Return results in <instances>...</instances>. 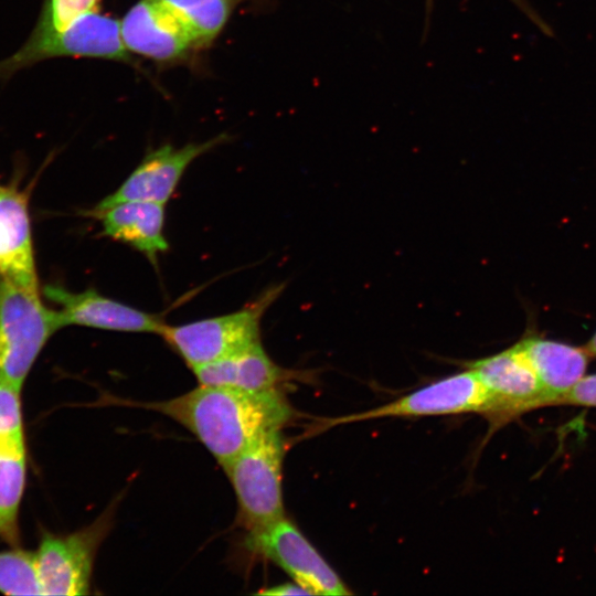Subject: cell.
Returning <instances> with one entry per match:
<instances>
[{
    "label": "cell",
    "mask_w": 596,
    "mask_h": 596,
    "mask_svg": "<svg viewBox=\"0 0 596 596\" xmlns=\"http://www.w3.org/2000/svg\"><path fill=\"white\" fill-rule=\"evenodd\" d=\"M532 363L552 405L585 374L589 355L583 348L526 338L519 342Z\"/></svg>",
    "instance_id": "2e32d148"
},
{
    "label": "cell",
    "mask_w": 596,
    "mask_h": 596,
    "mask_svg": "<svg viewBox=\"0 0 596 596\" xmlns=\"http://www.w3.org/2000/svg\"><path fill=\"white\" fill-rule=\"evenodd\" d=\"M246 544L252 552L278 565L311 595L352 594L301 531L286 517L259 531L248 533Z\"/></svg>",
    "instance_id": "ba28073f"
},
{
    "label": "cell",
    "mask_w": 596,
    "mask_h": 596,
    "mask_svg": "<svg viewBox=\"0 0 596 596\" xmlns=\"http://www.w3.org/2000/svg\"><path fill=\"white\" fill-rule=\"evenodd\" d=\"M0 592L6 595H42L35 553L19 545L0 552Z\"/></svg>",
    "instance_id": "d6986e66"
},
{
    "label": "cell",
    "mask_w": 596,
    "mask_h": 596,
    "mask_svg": "<svg viewBox=\"0 0 596 596\" xmlns=\"http://www.w3.org/2000/svg\"><path fill=\"white\" fill-rule=\"evenodd\" d=\"M258 593L272 596L311 595L308 589L297 584L296 582L275 585L269 588L262 589Z\"/></svg>",
    "instance_id": "603a6c76"
},
{
    "label": "cell",
    "mask_w": 596,
    "mask_h": 596,
    "mask_svg": "<svg viewBox=\"0 0 596 596\" xmlns=\"http://www.w3.org/2000/svg\"><path fill=\"white\" fill-rule=\"evenodd\" d=\"M25 477V447H0V540L10 546L20 542L18 520Z\"/></svg>",
    "instance_id": "e0dca14e"
},
{
    "label": "cell",
    "mask_w": 596,
    "mask_h": 596,
    "mask_svg": "<svg viewBox=\"0 0 596 596\" xmlns=\"http://www.w3.org/2000/svg\"><path fill=\"white\" fill-rule=\"evenodd\" d=\"M64 327L39 286L0 277V380L20 389L51 336Z\"/></svg>",
    "instance_id": "7a4b0ae2"
},
{
    "label": "cell",
    "mask_w": 596,
    "mask_h": 596,
    "mask_svg": "<svg viewBox=\"0 0 596 596\" xmlns=\"http://www.w3.org/2000/svg\"><path fill=\"white\" fill-rule=\"evenodd\" d=\"M160 413L192 433L224 467L260 435L295 417L284 391L246 392L202 385L170 400L120 401Z\"/></svg>",
    "instance_id": "6da1fadb"
},
{
    "label": "cell",
    "mask_w": 596,
    "mask_h": 596,
    "mask_svg": "<svg viewBox=\"0 0 596 596\" xmlns=\"http://www.w3.org/2000/svg\"><path fill=\"white\" fill-rule=\"evenodd\" d=\"M99 0H46L38 23L62 30L78 18L95 11Z\"/></svg>",
    "instance_id": "44dd1931"
},
{
    "label": "cell",
    "mask_w": 596,
    "mask_h": 596,
    "mask_svg": "<svg viewBox=\"0 0 596 596\" xmlns=\"http://www.w3.org/2000/svg\"><path fill=\"white\" fill-rule=\"evenodd\" d=\"M189 24L201 47L210 45L222 32L241 0H161Z\"/></svg>",
    "instance_id": "ac0fdd59"
},
{
    "label": "cell",
    "mask_w": 596,
    "mask_h": 596,
    "mask_svg": "<svg viewBox=\"0 0 596 596\" xmlns=\"http://www.w3.org/2000/svg\"><path fill=\"white\" fill-rule=\"evenodd\" d=\"M123 42L129 52L158 62H173L201 49L184 19L161 0H139L120 21Z\"/></svg>",
    "instance_id": "30bf717a"
},
{
    "label": "cell",
    "mask_w": 596,
    "mask_h": 596,
    "mask_svg": "<svg viewBox=\"0 0 596 596\" xmlns=\"http://www.w3.org/2000/svg\"><path fill=\"white\" fill-rule=\"evenodd\" d=\"M286 448L281 429L269 430L223 467L236 496L237 519L248 533L286 517L281 487Z\"/></svg>",
    "instance_id": "3957f363"
},
{
    "label": "cell",
    "mask_w": 596,
    "mask_h": 596,
    "mask_svg": "<svg viewBox=\"0 0 596 596\" xmlns=\"http://www.w3.org/2000/svg\"><path fill=\"white\" fill-rule=\"evenodd\" d=\"M492 395L470 369L443 377L377 407L319 421L318 432L337 425L385 417H421L476 412L486 415Z\"/></svg>",
    "instance_id": "8992f818"
},
{
    "label": "cell",
    "mask_w": 596,
    "mask_h": 596,
    "mask_svg": "<svg viewBox=\"0 0 596 596\" xmlns=\"http://www.w3.org/2000/svg\"><path fill=\"white\" fill-rule=\"evenodd\" d=\"M103 226V235L130 245L153 265L168 251L164 236V204L150 201H126L92 214Z\"/></svg>",
    "instance_id": "9a60e30c"
},
{
    "label": "cell",
    "mask_w": 596,
    "mask_h": 596,
    "mask_svg": "<svg viewBox=\"0 0 596 596\" xmlns=\"http://www.w3.org/2000/svg\"><path fill=\"white\" fill-rule=\"evenodd\" d=\"M226 139V135H220L206 141L191 142L180 148L164 145L152 150L145 156L116 191L97 203L91 214L126 201L166 204L190 163Z\"/></svg>",
    "instance_id": "8fae6325"
},
{
    "label": "cell",
    "mask_w": 596,
    "mask_h": 596,
    "mask_svg": "<svg viewBox=\"0 0 596 596\" xmlns=\"http://www.w3.org/2000/svg\"><path fill=\"white\" fill-rule=\"evenodd\" d=\"M0 447H25L21 389L3 380H0Z\"/></svg>",
    "instance_id": "ffe728a7"
},
{
    "label": "cell",
    "mask_w": 596,
    "mask_h": 596,
    "mask_svg": "<svg viewBox=\"0 0 596 596\" xmlns=\"http://www.w3.org/2000/svg\"><path fill=\"white\" fill-rule=\"evenodd\" d=\"M29 199L17 183L0 187V277L39 286Z\"/></svg>",
    "instance_id": "4fadbf2b"
},
{
    "label": "cell",
    "mask_w": 596,
    "mask_h": 596,
    "mask_svg": "<svg viewBox=\"0 0 596 596\" xmlns=\"http://www.w3.org/2000/svg\"><path fill=\"white\" fill-rule=\"evenodd\" d=\"M490 391L493 402L485 415L497 428L521 413L552 405L532 363L521 345L475 361L465 362Z\"/></svg>",
    "instance_id": "9c48e42d"
},
{
    "label": "cell",
    "mask_w": 596,
    "mask_h": 596,
    "mask_svg": "<svg viewBox=\"0 0 596 596\" xmlns=\"http://www.w3.org/2000/svg\"><path fill=\"white\" fill-rule=\"evenodd\" d=\"M283 289V285L273 286L231 313L179 326L164 324L159 334L191 370L227 359L262 343V318Z\"/></svg>",
    "instance_id": "277c9868"
},
{
    "label": "cell",
    "mask_w": 596,
    "mask_h": 596,
    "mask_svg": "<svg viewBox=\"0 0 596 596\" xmlns=\"http://www.w3.org/2000/svg\"><path fill=\"white\" fill-rule=\"evenodd\" d=\"M514 3L518 2L519 0H512Z\"/></svg>",
    "instance_id": "d4e9b609"
},
{
    "label": "cell",
    "mask_w": 596,
    "mask_h": 596,
    "mask_svg": "<svg viewBox=\"0 0 596 596\" xmlns=\"http://www.w3.org/2000/svg\"><path fill=\"white\" fill-rule=\"evenodd\" d=\"M589 356H596V332L589 341L583 347Z\"/></svg>",
    "instance_id": "cb8c5ba5"
},
{
    "label": "cell",
    "mask_w": 596,
    "mask_h": 596,
    "mask_svg": "<svg viewBox=\"0 0 596 596\" xmlns=\"http://www.w3.org/2000/svg\"><path fill=\"white\" fill-rule=\"evenodd\" d=\"M111 519L109 511L70 534L43 533L35 552L42 595L89 594L95 555Z\"/></svg>",
    "instance_id": "52a82bcc"
},
{
    "label": "cell",
    "mask_w": 596,
    "mask_h": 596,
    "mask_svg": "<svg viewBox=\"0 0 596 596\" xmlns=\"http://www.w3.org/2000/svg\"><path fill=\"white\" fill-rule=\"evenodd\" d=\"M556 404L596 406V374L583 376L557 400Z\"/></svg>",
    "instance_id": "7402d4cb"
},
{
    "label": "cell",
    "mask_w": 596,
    "mask_h": 596,
    "mask_svg": "<svg viewBox=\"0 0 596 596\" xmlns=\"http://www.w3.org/2000/svg\"><path fill=\"white\" fill-rule=\"evenodd\" d=\"M198 383L237 389L246 392L281 390L294 381H306L311 374L276 364L262 343L243 352L192 370Z\"/></svg>",
    "instance_id": "5bb4252c"
},
{
    "label": "cell",
    "mask_w": 596,
    "mask_h": 596,
    "mask_svg": "<svg viewBox=\"0 0 596 596\" xmlns=\"http://www.w3.org/2000/svg\"><path fill=\"white\" fill-rule=\"evenodd\" d=\"M70 56L131 61L121 39L120 22L93 11L62 30L36 23L23 46L0 61V78L43 60Z\"/></svg>",
    "instance_id": "5b68a950"
},
{
    "label": "cell",
    "mask_w": 596,
    "mask_h": 596,
    "mask_svg": "<svg viewBox=\"0 0 596 596\" xmlns=\"http://www.w3.org/2000/svg\"><path fill=\"white\" fill-rule=\"evenodd\" d=\"M44 296L60 306L64 327L70 324L123 332L160 333L166 324L159 315L146 312L100 295L94 288L72 292L47 285Z\"/></svg>",
    "instance_id": "7c38bea8"
}]
</instances>
